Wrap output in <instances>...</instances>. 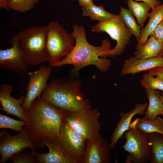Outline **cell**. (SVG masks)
I'll list each match as a JSON object with an SVG mask.
<instances>
[{"instance_id": "obj_23", "label": "cell", "mask_w": 163, "mask_h": 163, "mask_svg": "<svg viewBox=\"0 0 163 163\" xmlns=\"http://www.w3.org/2000/svg\"><path fill=\"white\" fill-rule=\"evenodd\" d=\"M129 10L136 18L137 24L141 29L143 28L144 24L149 17L151 7L144 2H138L133 0L127 1Z\"/></svg>"}, {"instance_id": "obj_22", "label": "cell", "mask_w": 163, "mask_h": 163, "mask_svg": "<svg viewBox=\"0 0 163 163\" xmlns=\"http://www.w3.org/2000/svg\"><path fill=\"white\" fill-rule=\"evenodd\" d=\"M130 124L147 134L158 132L163 134V119L159 116L152 120H147L144 117L136 118Z\"/></svg>"}, {"instance_id": "obj_9", "label": "cell", "mask_w": 163, "mask_h": 163, "mask_svg": "<svg viewBox=\"0 0 163 163\" xmlns=\"http://www.w3.org/2000/svg\"><path fill=\"white\" fill-rule=\"evenodd\" d=\"M58 138L63 150L74 163H82L86 139L63 120Z\"/></svg>"}, {"instance_id": "obj_11", "label": "cell", "mask_w": 163, "mask_h": 163, "mask_svg": "<svg viewBox=\"0 0 163 163\" xmlns=\"http://www.w3.org/2000/svg\"><path fill=\"white\" fill-rule=\"evenodd\" d=\"M8 41L12 47L0 50V68L18 72L27 71L30 65L19 42L13 37Z\"/></svg>"}, {"instance_id": "obj_5", "label": "cell", "mask_w": 163, "mask_h": 163, "mask_svg": "<svg viewBox=\"0 0 163 163\" xmlns=\"http://www.w3.org/2000/svg\"><path fill=\"white\" fill-rule=\"evenodd\" d=\"M46 45L50 66L59 62L72 51L75 46V39L72 33H69L63 26L56 21H51L47 25Z\"/></svg>"}, {"instance_id": "obj_30", "label": "cell", "mask_w": 163, "mask_h": 163, "mask_svg": "<svg viewBox=\"0 0 163 163\" xmlns=\"http://www.w3.org/2000/svg\"><path fill=\"white\" fill-rule=\"evenodd\" d=\"M151 35L163 45V20L158 24Z\"/></svg>"}, {"instance_id": "obj_12", "label": "cell", "mask_w": 163, "mask_h": 163, "mask_svg": "<svg viewBox=\"0 0 163 163\" xmlns=\"http://www.w3.org/2000/svg\"><path fill=\"white\" fill-rule=\"evenodd\" d=\"M52 70L51 66L42 65L34 72L27 73L29 80L26 88L27 92L25 99L21 106L24 111L31 106L33 102L46 88L47 81Z\"/></svg>"}, {"instance_id": "obj_25", "label": "cell", "mask_w": 163, "mask_h": 163, "mask_svg": "<svg viewBox=\"0 0 163 163\" xmlns=\"http://www.w3.org/2000/svg\"><path fill=\"white\" fill-rule=\"evenodd\" d=\"M119 15L130 33L135 36L138 42H139L141 38V30L131 11L129 10L121 7Z\"/></svg>"}, {"instance_id": "obj_16", "label": "cell", "mask_w": 163, "mask_h": 163, "mask_svg": "<svg viewBox=\"0 0 163 163\" xmlns=\"http://www.w3.org/2000/svg\"><path fill=\"white\" fill-rule=\"evenodd\" d=\"M149 105V103H139L136 104L131 110L125 113L121 112V118L113 131L110 139V145L111 149H114L120 138H122L124 133L128 130L133 117L136 115H142L145 114Z\"/></svg>"}, {"instance_id": "obj_19", "label": "cell", "mask_w": 163, "mask_h": 163, "mask_svg": "<svg viewBox=\"0 0 163 163\" xmlns=\"http://www.w3.org/2000/svg\"><path fill=\"white\" fill-rule=\"evenodd\" d=\"M145 91L149 103L144 117L147 120H154L163 113V104L160 98V91L151 89H145Z\"/></svg>"}, {"instance_id": "obj_8", "label": "cell", "mask_w": 163, "mask_h": 163, "mask_svg": "<svg viewBox=\"0 0 163 163\" xmlns=\"http://www.w3.org/2000/svg\"><path fill=\"white\" fill-rule=\"evenodd\" d=\"M123 135L126 141L122 147L128 152L126 163H145L150 161L151 143L148 134L130 124Z\"/></svg>"}, {"instance_id": "obj_2", "label": "cell", "mask_w": 163, "mask_h": 163, "mask_svg": "<svg viewBox=\"0 0 163 163\" xmlns=\"http://www.w3.org/2000/svg\"><path fill=\"white\" fill-rule=\"evenodd\" d=\"M72 33L75 40V44L71 52L65 58L55 64L53 67H60L66 65L73 66L70 70L71 76L78 78L79 71L87 66L93 65L102 72L109 69L111 60L102 58L105 53L111 49V43L107 39L102 41L101 45L95 46L90 44L86 38L85 28L82 25L75 24L73 25Z\"/></svg>"}, {"instance_id": "obj_35", "label": "cell", "mask_w": 163, "mask_h": 163, "mask_svg": "<svg viewBox=\"0 0 163 163\" xmlns=\"http://www.w3.org/2000/svg\"><path fill=\"white\" fill-rule=\"evenodd\" d=\"M158 56L163 57V48L159 52Z\"/></svg>"}, {"instance_id": "obj_31", "label": "cell", "mask_w": 163, "mask_h": 163, "mask_svg": "<svg viewBox=\"0 0 163 163\" xmlns=\"http://www.w3.org/2000/svg\"><path fill=\"white\" fill-rule=\"evenodd\" d=\"M149 74L154 76H158L163 79V67H157L149 70Z\"/></svg>"}, {"instance_id": "obj_4", "label": "cell", "mask_w": 163, "mask_h": 163, "mask_svg": "<svg viewBox=\"0 0 163 163\" xmlns=\"http://www.w3.org/2000/svg\"><path fill=\"white\" fill-rule=\"evenodd\" d=\"M47 25L32 26L21 31L13 38L19 42L30 66L48 62L46 45Z\"/></svg>"}, {"instance_id": "obj_29", "label": "cell", "mask_w": 163, "mask_h": 163, "mask_svg": "<svg viewBox=\"0 0 163 163\" xmlns=\"http://www.w3.org/2000/svg\"><path fill=\"white\" fill-rule=\"evenodd\" d=\"M35 154L32 151L27 152L24 150L14 154L8 160L13 163H37Z\"/></svg>"}, {"instance_id": "obj_28", "label": "cell", "mask_w": 163, "mask_h": 163, "mask_svg": "<svg viewBox=\"0 0 163 163\" xmlns=\"http://www.w3.org/2000/svg\"><path fill=\"white\" fill-rule=\"evenodd\" d=\"M26 122L23 120H18L0 114V128L9 129L18 133L23 130V126H26Z\"/></svg>"}, {"instance_id": "obj_37", "label": "cell", "mask_w": 163, "mask_h": 163, "mask_svg": "<svg viewBox=\"0 0 163 163\" xmlns=\"http://www.w3.org/2000/svg\"><path fill=\"white\" fill-rule=\"evenodd\" d=\"M9 2H11L13 0H7Z\"/></svg>"}, {"instance_id": "obj_1", "label": "cell", "mask_w": 163, "mask_h": 163, "mask_svg": "<svg viewBox=\"0 0 163 163\" xmlns=\"http://www.w3.org/2000/svg\"><path fill=\"white\" fill-rule=\"evenodd\" d=\"M24 111L26 126L36 148H43L58 137L63 121V110L40 96Z\"/></svg>"}, {"instance_id": "obj_27", "label": "cell", "mask_w": 163, "mask_h": 163, "mask_svg": "<svg viewBox=\"0 0 163 163\" xmlns=\"http://www.w3.org/2000/svg\"><path fill=\"white\" fill-rule=\"evenodd\" d=\"M40 0H13L9 2L10 9L22 13H26L34 8Z\"/></svg>"}, {"instance_id": "obj_6", "label": "cell", "mask_w": 163, "mask_h": 163, "mask_svg": "<svg viewBox=\"0 0 163 163\" xmlns=\"http://www.w3.org/2000/svg\"><path fill=\"white\" fill-rule=\"evenodd\" d=\"M100 115L95 108L78 111L63 110V120L88 140L101 135Z\"/></svg>"}, {"instance_id": "obj_36", "label": "cell", "mask_w": 163, "mask_h": 163, "mask_svg": "<svg viewBox=\"0 0 163 163\" xmlns=\"http://www.w3.org/2000/svg\"><path fill=\"white\" fill-rule=\"evenodd\" d=\"M160 99L162 102V103L163 104V92L161 93V95H160ZM162 116H163V113L162 114Z\"/></svg>"}, {"instance_id": "obj_10", "label": "cell", "mask_w": 163, "mask_h": 163, "mask_svg": "<svg viewBox=\"0 0 163 163\" xmlns=\"http://www.w3.org/2000/svg\"><path fill=\"white\" fill-rule=\"evenodd\" d=\"M0 163H5L14 154L30 148L36 153V148L32 142L26 126L17 134L11 136L5 130L0 133Z\"/></svg>"}, {"instance_id": "obj_21", "label": "cell", "mask_w": 163, "mask_h": 163, "mask_svg": "<svg viewBox=\"0 0 163 163\" xmlns=\"http://www.w3.org/2000/svg\"><path fill=\"white\" fill-rule=\"evenodd\" d=\"M151 143V163H163V134L158 132L148 134Z\"/></svg>"}, {"instance_id": "obj_20", "label": "cell", "mask_w": 163, "mask_h": 163, "mask_svg": "<svg viewBox=\"0 0 163 163\" xmlns=\"http://www.w3.org/2000/svg\"><path fill=\"white\" fill-rule=\"evenodd\" d=\"M148 39L146 43L136 48L134 56L139 58H149L158 56L163 48V45L156 40L152 35Z\"/></svg>"}, {"instance_id": "obj_32", "label": "cell", "mask_w": 163, "mask_h": 163, "mask_svg": "<svg viewBox=\"0 0 163 163\" xmlns=\"http://www.w3.org/2000/svg\"><path fill=\"white\" fill-rule=\"evenodd\" d=\"M136 1H141L145 2L153 8L155 6L161 5V2L158 0H134Z\"/></svg>"}, {"instance_id": "obj_3", "label": "cell", "mask_w": 163, "mask_h": 163, "mask_svg": "<svg viewBox=\"0 0 163 163\" xmlns=\"http://www.w3.org/2000/svg\"><path fill=\"white\" fill-rule=\"evenodd\" d=\"M77 78L71 76L54 80L47 85L41 97L65 110L78 111L92 108L82 92L81 80Z\"/></svg>"}, {"instance_id": "obj_34", "label": "cell", "mask_w": 163, "mask_h": 163, "mask_svg": "<svg viewBox=\"0 0 163 163\" xmlns=\"http://www.w3.org/2000/svg\"><path fill=\"white\" fill-rule=\"evenodd\" d=\"M78 5L82 7L86 6L93 3V0H78Z\"/></svg>"}, {"instance_id": "obj_15", "label": "cell", "mask_w": 163, "mask_h": 163, "mask_svg": "<svg viewBox=\"0 0 163 163\" xmlns=\"http://www.w3.org/2000/svg\"><path fill=\"white\" fill-rule=\"evenodd\" d=\"M157 67H163V57L158 56L149 58H139L133 56L124 62L120 75H133Z\"/></svg>"}, {"instance_id": "obj_17", "label": "cell", "mask_w": 163, "mask_h": 163, "mask_svg": "<svg viewBox=\"0 0 163 163\" xmlns=\"http://www.w3.org/2000/svg\"><path fill=\"white\" fill-rule=\"evenodd\" d=\"M49 149L47 153L36 152L35 156L39 163H74L62 149L58 137L45 144Z\"/></svg>"}, {"instance_id": "obj_33", "label": "cell", "mask_w": 163, "mask_h": 163, "mask_svg": "<svg viewBox=\"0 0 163 163\" xmlns=\"http://www.w3.org/2000/svg\"><path fill=\"white\" fill-rule=\"evenodd\" d=\"M9 2L7 0H0V8H3L9 11Z\"/></svg>"}, {"instance_id": "obj_7", "label": "cell", "mask_w": 163, "mask_h": 163, "mask_svg": "<svg viewBox=\"0 0 163 163\" xmlns=\"http://www.w3.org/2000/svg\"><path fill=\"white\" fill-rule=\"evenodd\" d=\"M97 33L105 32L117 44L113 49L106 51L102 58L113 57L122 54L129 43L132 34L130 33L119 14L114 15L110 20L99 22L91 27Z\"/></svg>"}, {"instance_id": "obj_13", "label": "cell", "mask_w": 163, "mask_h": 163, "mask_svg": "<svg viewBox=\"0 0 163 163\" xmlns=\"http://www.w3.org/2000/svg\"><path fill=\"white\" fill-rule=\"evenodd\" d=\"M111 149L110 144L101 135L87 140L82 163H109Z\"/></svg>"}, {"instance_id": "obj_24", "label": "cell", "mask_w": 163, "mask_h": 163, "mask_svg": "<svg viewBox=\"0 0 163 163\" xmlns=\"http://www.w3.org/2000/svg\"><path fill=\"white\" fill-rule=\"evenodd\" d=\"M83 16L88 17L92 21L99 22L106 21L111 19L114 14L106 11L103 5L97 6L93 3L82 7Z\"/></svg>"}, {"instance_id": "obj_14", "label": "cell", "mask_w": 163, "mask_h": 163, "mask_svg": "<svg viewBox=\"0 0 163 163\" xmlns=\"http://www.w3.org/2000/svg\"><path fill=\"white\" fill-rule=\"evenodd\" d=\"M13 90V87L10 84L2 85L0 88V102L2 106L0 110L5 111L7 114L14 115L25 122L24 111L21 106L23 104L25 96H22L19 99H15L10 94Z\"/></svg>"}, {"instance_id": "obj_26", "label": "cell", "mask_w": 163, "mask_h": 163, "mask_svg": "<svg viewBox=\"0 0 163 163\" xmlns=\"http://www.w3.org/2000/svg\"><path fill=\"white\" fill-rule=\"evenodd\" d=\"M154 76L148 72L145 73L139 81L141 85L145 89L158 90L163 92V79L158 76Z\"/></svg>"}, {"instance_id": "obj_18", "label": "cell", "mask_w": 163, "mask_h": 163, "mask_svg": "<svg viewBox=\"0 0 163 163\" xmlns=\"http://www.w3.org/2000/svg\"><path fill=\"white\" fill-rule=\"evenodd\" d=\"M152 9V11L149 13V21L141 30V38L138 42L136 48L146 43L149 37L151 35L158 24L163 20V3Z\"/></svg>"}]
</instances>
